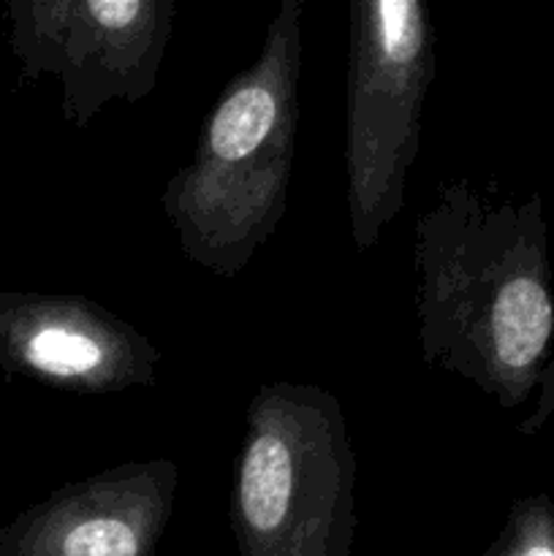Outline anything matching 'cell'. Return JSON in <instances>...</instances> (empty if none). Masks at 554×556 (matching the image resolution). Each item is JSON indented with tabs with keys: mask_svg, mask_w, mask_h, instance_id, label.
I'll use <instances>...</instances> for the list:
<instances>
[{
	"mask_svg": "<svg viewBox=\"0 0 554 556\" xmlns=\"http://www.w3.org/2000/svg\"><path fill=\"white\" fill-rule=\"evenodd\" d=\"M421 358L514 410L538 391L554 345L549 226L541 195L494 199L451 179L416 217Z\"/></svg>",
	"mask_w": 554,
	"mask_h": 556,
	"instance_id": "cell-1",
	"label": "cell"
},
{
	"mask_svg": "<svg viewBox=\"0 0 554 556\" xmlns=\"http://www.w3.org/2000/svg\"><path fill=\"white\" fill-rule=\"evenodd\" d=\"M304 0H282L259 58L206 112L193 157L161 204L188 261L231 280L286 217L299 136Z\"/></svg>",
	"mask_w": 554,
	"mask_h": 556,
	"instance_id": "cell-2",
	"label": "cell"
},
{
	"mask_svg": "<svg viewBox=\"0 0 554 556\" xmlns=\"http://www.w3.org/2000/svg\"><path fill=\"white\" fill-rule=\"evenodd\" d=\"M356 454L345 410L310 383H261L244 410L231 519L239 556H351Z\"/></svg>",
	"mask_w": 554,
	"mask_h": 556,
	"instance_id": "cell-3",
	"label": "cell"
},
{
	"mask_svg": "<svg viewBox=\"0 0 554 556\" xmlns=\"http://www.w3.org/2000/svg\"><path fill=\"white\" fill-rule=\"evenodd\" d=\"M435 79V27L418 0L348 3L345 201L358 253L405 206Z\"/></svg>",
	"mask_w": 554,
	"mask_h": 556,
	"instance_id": "cell-4",
	"label": "cell"
},
{
	"mask_svg": "<svg viewBox=\"0 0 554 556\" xmlns=\"http://www.w3.org/2000/svg\"><path fill=\"white\" fill-rule=\"evenodd\" d=\"M174 0H54L16 5V49L30 74H58L63 114L87 128L112 101L136 106L158 85Z\"/></svg>",
	"mask_w": 554,
	"mask_h": 556,
	"instance_id": "cell-5",
	"label": "cell"
},
{
	"mask_svg": "<svg viewBox=\"0 0 554 556\" xmlns=\"http://www.w3.org/2000/svg\"><path fill=\"white\" fill-rule=\"evenodd\" d=\"M0 356L74 394L152 389L161 362L155 342L85 296L0 299Z\"/></svg>",
	"mask_w": 554,
	"mask_h": 556,
	"instance_id": "cell-6",
	"label": "cell"
},
{
	"mask_svg": "<svg viewBox=\"0 0 554 556\" xmlns=\"http://www.w3.org/2000/svg\"><path fill=\"white\" fill-rule=\"evenodd\" d=\"M177 465L128 462L63 486L0 538V556H155L172 521Z\"/></svg>",
	"mask_w": 554,
	"mask_h": 556,
	"instance_id": "cell-7",
	"label": "cell"
},
{
	"mask_svg": "<svg viewBox=\"0 0 554 556\" xmlns=\"http://www.w3.org/2000/svg\"><path fill=\"white\" fill-rule=\"evenodd\" d=\"M478 556H554V503L549 494L514 500L500 535Z\"/></svg>",
	"mask_w": 554,
	"mask_h": 556,
	"instance_id": "cell-8",
	"label": "cell"
},
{
	"mask_svg": "<svg viewBox=\"0 0 554 556\" xmlns=\"http://www.w3.org/2000/svg\"><path fill=\"white\" fill-rule=\"evenodd\" d=\"M549 418H554V345L552 356H549L546 369L541 375V383H538V405L525 421L519 424V434L530 438V434H538L543 427H546Z\"/></svg>",
	"mask_w": 554,
	"mask_h": 556,
	"instance_id": "cell-9",
	"label": "cell"
}]
</instances>
